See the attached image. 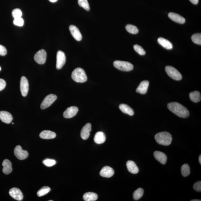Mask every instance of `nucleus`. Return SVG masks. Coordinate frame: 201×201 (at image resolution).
Listing matches in <instances>:
<instances>
[{"label":"nucleus","instance_id":"39","mask_svg":"<svg viewBox=\"0 0 201 201\" xmlns=\"http://www.w3.org/2000/svg\"><path fill=\"white\" fill-rule=\"evenodd\" d=\"M7 54L6 48L3 46L0 45V56H5Z\"/></svg>","mask_w":201,"mask_h":201},{"label":"nucleus","instance_id":"33","mask_svg":"<svg viewBox=\"0 0 201 201\" xmlns=\"http://www.w3.org/2000/svg\"><path fill=\"white\" fill-rule=\"evenodd\" d=\"M78 3L79 6L82 7L85 10L90 11V7L88 0H78Z\"/></svg>","mask_w":201,"mask_h":201},{"label":"nucleus","instance_id":"47","mask_svg":"<svg viewBox=\"0 0 201 201\" xmlns=\"http://www.w3.org/2000/svg\"><path fill=\"white\" fill-rule=\"evenodd\" d=\"M12 124H14V123H12Z\"/></svg>","mask_w":201,"mask_h":201},{"label":"nucleus","instance_id":"42","mask_svg":"<svg viewBox=\"0 0 201 201\" xmlns=\"http://www.w3.org/2000/svg\"><path fill=\"white\" fill-rule=\"evenodd\" d=\"M49 1H50L51 2L55 3L58 1V0H49Z\"/></svg>","mask_w":201,"mask_h":201},{"label":"nucleus","instance_id":"7","mask_svg":"<svg viewBox=\"0 0 201 201\" xmlns=\"http://www.w3.org/2000/svg\"><path fill=\"white\" fill-rule=\"evenodd\" d=\"M66 60L65 55L63 51H58L56 56V69L58 70L61 69L65 64Z\"/></svg>","mask_w":201,"mask_h":201},{"label":"nucleus","instance_id":"2","mask_svg":"<svg viewBox=\"0 0 201 201\" xmlns=\"http://www.w3.org/2000/svg\"><path fill=\"white\" fill-rule=\"evenodd\" d=\"M155 139L157 143L164 146H168L172 141V136L169 133L163 132L157 133Z\"/></svg>","mask_w":201,"mask_h":201},{"label":"nucleus","instance_id":"3","mask_svg":"<svg viewBox=\"0 0 201 201\" xmlns=\"http://www.w3.org/2000/svg\"><path fill=\"white\" fill-rule=\"evenodd\" d=\"M72 78L76 82L84 83L87 80V76L84 70L81 68L75 69L72 74Z\"/></svg>","mask_w":201,"mask_h":201},{"label":"nucleus","instance_id":"36","mask_svg":"<svg viewBox=\"0 0 201 201\" xmlns=\"http://www.w3.org/2000/svg\"><path fill=\"white\" fill-rule=\"evenodd\" d=\"M133 48L136 52L140 55H145L146 51L141 46L136 45L134 46Z\"/></svg>","mask_w":201,"mask_h":201},{"label":"nucleus","instance_id":"41","mask_svg":"<svg viewBox=\"0 0 201 201\" xmlns=\"http://www.w3.org/2000/svg\"><path fill=\"white\" fill-rule=\"evenodd\" d=\"M194 5H197L198 4L199 2V0H189Z\"/></svg>","mask_w":201,"mask_h":201},{"label":"nucleus","instance_id":"43","mask_svg":"<svg viewBox=\"0 0 201 201\" xmlns=\"http://www.w3.org/2000/svg\"><path fill=\"white\" fill-rule=\"evenodd\" d=\"M199 163H200V164H201V155H200L199 156Z\"/></svg>","mask_w":201,"mask_h":201},{"label":"nucleus","instance_id":"38","mask_svg":"<svg viewBox=\"0 0 201 201\" xmlns=\"http://www.w3.org/2000/svg\"><path fill=\"white\" fill-rule=\"evenodd\" d=\"M193 189L197 191L200 192L201 191V181H197L193 186Z\"/></svg>","mask_w":201,"mask_h":201},{"label":"nucleus","instance_id":"17","mask_svg":"<svg viewBox=\"0 0 201 201\" xmlns=\"http://www.w3.org/2000/svg\"><path fill=\"white\" fill-rule=\"evenodd\" d=\"M114 171L111 167L106 166L103 168L100 172V176L106 178H110L114 174Z\"/></svg>","mask_w":201,"mask_h":201},{"label":"nucleus","instance_id":"20","mask_svg":"<svg viewBox=\"0 0 201 201\" xmlns=\"http://www.w3.org/2000/svg\"><path fill=\"white\" fill-rule=\"evenodd\" d=\"M56 136L55 133L50 130H44L40 134V137L42 139H54Z\"/></svg>","mask_w":201,"mask_h":201},{"label":"nucleus","instance_id":"14","mask_svg":"<svg viewBox=\"0 0 201 201\" xmlns=\"http://www.w3.org/2000/svg\"><path fill=\"white\" fill-rule=\"evenodd\" d=\"M91 131V125L87 123L82 128L81 131V136L83 139L87 140L89 138L90 133Z\"/></svg>","mask_w":201,"mask_h":201},{"label":"nucleus","instance_id":"5","mask_svg":"<svg viewBox=\"0 0 201 201\" xmlns=\"http://www.w3.org/2000/svg\"><path fill=\"white\" fill-rule=\"evenodd\" d=\"M165 71L169 76L176 81H180L182 79V76L177 70L171 66H167Z\"/></svg>","mask_w":201,"mask_h":201},{"label":"nucleus","instance_id":"26","mask_svg":"<svg viewBox=\"0 0 201 201\" xmlns=\"http://www.w3.org/2000/svg\"><path fill=\"white\" fill-rule=\"evenodd\" d=\"M98 198L96 193L88 192L85 193L83 195L84 200L85 201H95Z\"/></svg>","mask_w":201,"mask_h":201},{"label":"nucleus","instance_id":"19","mask_svg":"<svg viewBox=\"0 0 201 201\" xmlns=\"http://www.w3.org/2000/svg\"><path fill=\"white\" fill-rule=\"evenodd\" d=\"M154 156L156 159L163 164H165L167 161V156L164 153L156 151L154 152Z\"/></svg>","mask_w":201,"mask_h":201},{"label":"nucleus","instance_id":"10","mask_svg":"<svg viewBox=\"0 0 201 201\" xmlns=\"http://www.w3.org/2000/svg\"><path fill=\"white\" fill-rule=\"evenodd\" d=\"M20 90L23 96H26L29 91V83L28 81L25 76L21 77L20 81Z\"/></svg>","mask_w":201,"mask_h":201},{"label":"nucleus","instance_id":"8","mask_svg":"<svg viewBox=\"0 0 201 201\" xmlns=\"http://www.w3.org/2000/svg\"><path fill=\"white\" fill-rule=\"evenodd\" d=\"M47 58V53L44 49L38 51L34 55V59L37 63L43 64L45 63Z\"/></svg>","mask_w":201,"mask_h":201},{"label":"nucleus","instance_id":"44","mask_svg":"<svg viewBox=\"0 0 201 201\" xmlns=\"http://www.w3.org/2000/svg\"><path fill=\"white\" fill-rule=\"evenodd\" d=\"M191 201H200V200H196V199H195V200H191Z\"/></svg>","mask_w":201,"mask_h":201},{"label":"nucleus","instance_id":"15","mask_svg":"<svg viewBox=\"0 0 201 201\" xmlns=\"http://www.w3.org/2000/svg\"><path fill=\"white\" fill-rule=\"evenodd\" d=\"M0 119L3 123L10 124L13 120V117L11 114L8 112L1 111Z\"/></svg>","mask_w":201,"mask_h":201},{"label":"nucleus","instance_id":"23","mask_svg":"<svg viewBox=\"0 0 201 201\" xmlns=\"http://www.w3.org/2000/svg\"><path fill=\"white\" fill-rule=\"evenodd\" d=\"M106 140V137L104 133L98 132L95 134L94 138V141L95 143L101 144L104 143Z\"/></svg>","mask_w":201,"mask_h":201},{"label":"nucleus","instance_id":"29","mask_svg":"<svg viewBox=\"0 0 201 201\" xmlns=\"http://www.w3.org/2000/svg\"><path fill=\"white\" fill-rule=\"evenodd\" d=\"M51 190L50 188L47 186H45L42 187L39 190L37 193V195L38 197H42L47 194Z\"/></svg>","mask_w":201,"mask_h":201},{"label":"nucleus","instance_id":"28","mask_svg":"<svg viewBox=\"0 0 201 201\" xmlns=\"http://www.w3.org/2000/svg\"><path fill=\"white\" fill-rule=\"evenodd\" d=\"M144 193L143 189L141 188H139L134 191L133 194V197L134 200H138L143 196Z\"/></svg>","mask_w":201,"mask_h":201},{"label":"nucleus","instance_id":"13","mask_svg":"<svg viewBox=\"0 0 201 201\" xmlns=\"http://www.w3.org/2000/svg\"><path fill=\"white\" fill-rule=\"evenodd\" d=\"M78 111V108L76 107H70L64 112L63 117L66 119L72 118L76 115Z\"/></svg>","mask_w":201,"mask_h":201},{"label":"nucleus","instance_id":"4","mask_svg":"<svg viewBox=\"0 0 201 201\" xmlns=\"http://www.w3.org/2000/svg\"><path fill=\"white\" fill-rule=\"evenodd\" d=\"M114 66L116 68L120 71L129 72L133 69V66L128 62L116 60L114 62Z\"/></svg>","mask_w":201,"mask_h":201},{"label":"nucleus","instance_id":"12","mask_svg":"<svg viewBox=\"0 0 201 201\" xmlns=\"http://www.w3.org/2000/svg\"><path fill=\"white\" fill-rule=\"evenodd\" d=\"M70 33L75 39L77 41L82 40V37L80 31L75 25H71L69 28Z\"/></svg>","mask_w":201,"mask_h":201},{"label":"nucleus","instance_id":"45","mask_svg":"<svg viewBox=\"0 0 201 201\" xmlns=\"http://www.w3.org/2000/svg\"><path fill=\"white\" fill-rule=\"evenodd\" d=\"M1 66H0V71H1Z\"/></svg>","mask_w":201,"mask_h":201},{"label":"nucleus","instance_id":"9","mask_svg":"<svg viewBox=\"0 0 201 201\" xmlns=\"http://www.w3.org/2000/svg\"><path fill=\"white\" fill-rule=\"evenodd\" d=\"M14 153L16 157L21 160L26 159L28 156L27 151L23 150L20 145L16 146L14 150Z\"/></svg>","mask_w":201,"mask_h":201},{"label":"nucleus","instance_id":"30","mask_svg":"<svg viewBox=\"0 0 201 201\" xmlns=\"http://www.w3.org/2000/svg\"><path fill=\"white\" fill-rule=\"evenodd\" d=\"M126 30L131 34H135L139 32V29L138 28L134 25L131 24L127 25L126 26Z\"/></svg>","mask_w":201,"mask_h":201},{"label":"nucleus","instance_id":"46","mask_svg":"<svg viewBox=\"0 0 201 201\" xmlns=\"http://www.w3.org/2000/svg\"><path fill=\"white\" fill-rule=\"evenodd\" d=\"M49 201H53V200H49Z\"/></svg>","mask_w":201,"mask_h":201},{"label":"nucleus","instance_id":"21","mask_svg":"<svg viewBox=\"0 0 201 201\" xmlns=\"http://www.w3.org/2000/svg\"><path fill=\"white\" fill-rule=\"evenodd\" d=\"M127 168L131 173L136 174L139 172V169L134 162L132 160H129L126 163Z\"/></svg>","mask_w":201,"mask_h":201},{"label":"nucleus","instance_id":"35","mask_svg":"<svg viewBox=\"0 0 201 201\" xmlns=\"http://www.w3.org/2000/svg\"><path fill=\"white\" fill-rule=\"evenodd\" d=\"M43 163L44 165L46 166L51 167L53 166V165L56 164V160L54 159H46L43 160Z\"/></svg>","mask_w":201,"mask_h":201},{"label":"nucleus","instance_id":"32","mask_svg":"<svg viewBox=\"0 0 201 201\" xmlns=\"http://www.w3.org/2000/svg\"><path fill=\"white\" fill-rule=\"evenodd\" d=\"M192 41L195 44L201 45V33H196L193 34L191 37Z\"/></svg>","mask_w":201,"mask_h":201},{"label":"nucleus","instance_id":"27","mask_svg":"<svg viewBox=\"0 0 201 201\" xmlns=\"http://www.w3.org/2000/svg\"><path fill=\"white\" fill-rule=\"evenodd\" d=\"M191 100L194 103H198L201 100V94L198 91L192 92L189 95Z\"/></svg>","mask_w":201,"mask_h":201},{"label":"nucleus","instance_id":"24","mask_svg":"<svg viewBox=\"0 0 201 201\" xmlns=\"http://www.w3.org/2000/svg\"><path fill=\"white\" fill-rule=\"evenodd\" d=\"M158 42L159 44L166 49L171 50L173 48L172 43L169 40L166 39L165 38L159 37L158 38Z\"/></svg>","mask_w":201,"mask_h":201},{"label":"nucleus","instance_id":"37","mask_svg":"<svg viewBox=\"0 0 201 201\" xmlns=\"http://www.w3.org/2000/svg\"><path fill=\"white\" fill-rule=\"evenodd\" d=\"M13 24L16 26L19 27L23 26L24 24V20L21 17L14 19Z\"/></svg>","mask_w":201,"mask_h":201},{"label":"nucleus","instance_id":"18","mask_svg":"<svg viewBox=\"0 0 201 201\" xmlns=\"http://www.w3.org/2000/svg\"><path fill=\"white\" fill-rule=\"evenodd\" d=\"M168 16L171 20L177 23L180 24L185 23V18L177 14L174 12H170L169 13Z\"/></svg>","mask_w":201,"mask_h":201},{"label":"nucleus","instance_id":"6","mask_svg":"<svg viewBox=\"0 0 201 201\" xmlns=\"http://www.w3.org/2000/svg\"><path fill=\"white\" fill-rule=\"evenodd\" d=\"M57 98V96L55 95L51 94L48 95L42 102L40 107L43 110L49 107L56 100Z\"/></svg>","mask_w":201,"mask_h":201},{"label":"nucleus","instance_id":"22","mask_svg":"<svg viewBox=\"0 0 201 201\" xmlns=\"http://www.w3.org/2000/svg\"><path fill=\"white\" fill-rule=\"evenodd\" d=\"M3 172L5 174L8 175L12 172V164L8 159H5L2 163Z\"/></svg>","mask_w":201,"mask_h":201},{"label":"nucleus","instance_id":"34","mask_svg":"<svg viewBox=\"0 0 201 201\" xmlns=\"http://www.w3.org/2000/svg\"><path fill=\"white\" fill-rule=\"evenodd\" d=\"M12 16L14 19L21 17L22 12L20 9L19 8H16L13 10L12 13Z\"/></svg>","mask_w":201,"mask_h":201},{"label":"nucleus","instance_id":"1","mask_svg":"<svg viewBox=\"0 0 201 201\" xmlns=\"http://www.w3.org/2000/svg\"><path fill=\"white\" fill-rule=\"evenodd\" d=\"M168 108L173 113L180 117L187 118L190 115L189 111L187 109L178 103H169L168 105Z\"/></svg>","mask_w":201,"mask_h":201},{"label":"nucleus","instance_id":"31","mask_svg":"<svg viewBox=\"0 0 201 201\" xmlns=\"http://www.w3.org/2000/svg\"><path fill=\"white\" fill-rule=\"evenodd\" d=\"M181 172L182 176L184 177L189 176L190 173L189 166L187 164H184L181 167Z\"/></svg>","mask_w":201,"mask_h":201},{"label":"nucleus","instance_id":"16","mask_svg":"<svg viewBox=\"0 0 201 201\" xmlns=\"http://www.w3.org/2000/svg\"><path fill=\"white\" fill-rule=\"evenodd\" d=\"M149 84V83L148 81H143L136 89V92L142 94H145L147 93Z\"/></svg>","mask_w":201,"mask_h":201},{"label":"nucleus","instance_id":"40","mask_svg":"<svg viewBox=\"0 0 201 201\" xmlns=\"http://www.w3.org/2000/svg\"><path fill=\"white\" fill-rule=\"evenodd\" d=\"M6 85V83L4 80L0 79V91L4 89Z\"/></svg>","mask_w":201,"mask_h":201},{"label":"nucleus","instance_id":"25","mask_svg":"<svg viewBox=\"0 0 201 201\" xmlns=\"http://www.w3.org/2000/svg\"><path fill=\"white\" fill-rule=\"evenodd\" d=\"M119 108L123 113L128 114L131 116L134 115V111L128 105L123 104H121L119 106Z\"/></svg>","mask_w":201,"mask_h":201},{"label":"nucleus","instance_id":"11","mask_svg":"<svg viewBox=\"0 0 201 201\" xmlns=\"http://www.w3.org/2000/svg\"><path fill=\"white\" fill-rule=\"evenodd\" d=\"M9 194L11 197L16 200L21 201L23 200V194L17 188L14 187L11 189L9 191Z\"/></svg>","mask_w":201,"mask_h":201}]
</instances>
